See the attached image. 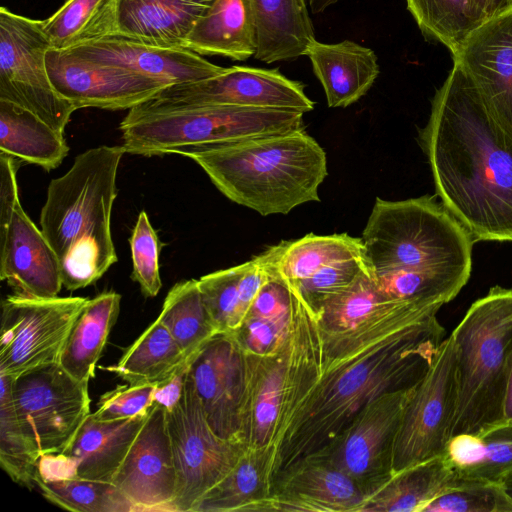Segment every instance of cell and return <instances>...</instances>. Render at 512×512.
Masks as SVG:
<instances>
[{"label":"cell","mask_w":512,"mask_h":512,"mask_svg":"<svg viewBox=\"0 0 512 512\" xmlns=\"http://www.w3.org/2000/svg\"><path fill=\"white\" fill-rule=\"evenodd\" d=\"M125 153L123 146L91 148L48 185L40 229L59 259L68 291L93 284L117 261L111 214Z\"/></svg>","instance_id":"obj_3"},{"label":"cell","mask_w":512,"mask_h":512,"mask_svg":"<svg viewBox=\"0 0 512 512\" xmlns=\"http://www.w3.org/2000/svg\"><path fill=\"white\" fill-rule=\"evenodd\" d=\"M46 64L54 88L76 110L86 107L130 110L169 86L122 67L54 49L47 52Z\"/></svg>","instance_id":"obj_16"},{"label":"cell","mask_w":512,"mask_h":512,"mask_svg":"<svg viewBox=\"0 0 512 512\" xmlns=\"http://www.w3.org/2000/svg\"><path fill=\"white\" fill-rule=\"evenodd\" d=\"M112 483L135 512H173L177 476L165 408L152 405Z\"/></svg>","instance_id":"obj_17"},{"label":"cell","mask_w":512,"mask_h":512,"mask_svg":"<svg viewBox=\"0 0 512 512\" xmlns=\"http://www.w3.org/2000/svg\"><path fill=\"white\" fill-rule=\"evenodd\" d=\"M457 400L456 348L449 335L405 407L394 445L393 473L444 454Z\"/></svg>","instance_id":"obj_14"},{"label":"cell","mask_w":512,"mask_h":512,"mask_svg":"<svg viewBox=\"0 0 512 512\" xmlns=\"http://www.w3.org/2000/svg\"><path fill=\"white\" fill-rule=\"evenodd\" d=\"M214 0H118L115 35L184 47L188 34Z\"/></svg>","instance_id":"obj_24"},{"label":"cell","mask_w":512,"mask_h":512,"mask_svg":"<svg viewBox=\"0 0 512 512\" xmlns=\"http://www.w3.org/2000/svg\"><path fill=\"white\" fill-rule=\"evenodd\" d=\"M393 302L396 301L382 292L368 266L352 283L327 296L316 309H311L323 328L344 331L357 327Z\"/></svg>","instance_id":"obj_39"},{"label":"cell","mask_w":512,"mask_h":512,"mask_svg":"<svg viewBox=\"0 0 512 512\" xmlns=\"http://www.w3.org/2000/svg\"><path fill=\"white\" fill-rule=\"evenodd\" d=\"M300 111L227 105H168L152 99L120 123L126 153L179 154L305 130Z\"/></svg>","instance_id":"obj_5"},{"label":"cell","mask_w":512,"mask_h":512,"mask_svg":"<svg viewBox=\"0 0 512 512\" xmlns=\"http://www.w3.org/2000/svg\"><path fill=\"white\" fill-rule=\"evenodd\" d=\"M16 158L0 152V278L19 295L51 298L63 287L59 259L21 206Z\"/></svg>","instance_id":"obj_11"},{"label":"cell","mask_w":512,"mask_h":512,"mask_svg":"<svg viewBox=\"0 0 512 512\" xmlns=\"http://www.w3.org/2000/svg\"><path fill=\"white\" fill-rule=\"evenodd\" d=\"M118 0H67L43 20L51 49L69 51L117 33Z\"/></svg>","instance_id":"obj_33"},{"label":"cell","mask_w":512,"mask_h":512,"mask_svg":"<svg viewBox=\"0 0 512 512\" xmlns=\"http://www.w3.org/2000/svg\"><path fill=\"white\" fill-rule=\"evenodd\" d=\"M189 374L212 430L239 441L247 364L237 340L231 333L216 334L194 356Z\"/></svg>","instance_id":"obj_18"},{"label":"cell","mask_w":512,"mask_h":512,"mask_svg":"<svg viewBox=\"0 0 512 512\" xmlns=\"http://www.w3.org/2000/svg\"><path fill=\"white\" fill-rule=\"evenodd\" d=\"M152 100L168 105H227L295 110L314 108L304 85L277 69L233 66L214 77L167 86Z\"/></svg>","instance_id":"obj_15"},{"label":"cell","mask_w":512,"mask_h":512,"mask_svg":"<svg viewBox=\"0 0 512 512\" xmlns=\"http://www.w3.org/2000/svg\"><path fill=\"white\" fill-rule=\"evenodd\" d=\"M190 361L166 326L157 318L125 350L115 365L102 367L128 384L158 383Z\"/></svg>","instance_id":"obj_34"},{"label":"cell","mask_w":512,"mask_h":512,"mask_svg":"<svg viewBox=\"0 0 512 512\" xmlns=\"http://www.w3.org/2000/svg\"><path fill=\"white\" fill-rule=\"evenodd\" d=\"M272 450L249 448L230 472L212 487L192 512H263L271 496Z\"/></svg>","instance_id":"obj_28"},{"label":"cell","mask_w":512,"mask_h":512,"mask_svg":"<svg viewBox=\"0 0 512 512\" xmlns=\"http://www.w3.org/2000/svg\"><path fill=\"white\" fill-rule=\"evenodd\" d=\"M251 3L257 60L273 63L305 56L316 39L306 0H251Z\"/></svg>","instance_id":"obj_26"},{"label":"cell","mask_w":512,"mask_h":512,"mask_svg":"<svg viewBox=\"0 0 512 512\" xmlns=\"http://www.w3.org/2000/svg\"><path fill=\"white\" fill-rule=\"evenodd\" d=\"M415 387L375 398L325 446L309 456L345 473L368 498L394 474L395 440Z\"/></svg>","instance_id":"obj_10"},{"label":"cell","mask_w":512,"mask_h":512,"mask_svg":"<svg viewBox=\"0 0 512 512\" xmlns=\"http://www.w3.org/2000/svg\"><path fill=\"white\" fill-rule=\"evenodd\" d=\"M132 256L131 278L146 297H155L162 287L159 267L161 244L148 215L141 211L129 238Z\"/></svg>","instance_id":"obj_43"},{"label":"cell","mask_w":512,"mask_h":512,"mask_svg":"<svg viewBox=\"0 0 512 512\" xmlns=\"http://www.w3.org/2000/svg\"><path fill=\"white\" fill-rule=\"evenodd\" d=\"M423 512H512V499L501 482L461 479L453 482Z\"/></svg>","instance_id":"obj_42"},{"label":"cell","mask_w":512,"mask_h":512,"mask_svg":"<svg viewBox=\"0 0 512 512\" xmlns=\"http://www.w3.org/2000/svg\"><path fill=\"white\" fill-rule=\"evenodd\" d=\"M511 1L512 0H489L486 16L490 17L491 15L506 7Z\"/></svg>","instance_id":"obj_50"},{"label":"cell","mask_w":512,"mask_h":512,"mask_svg":"<svg viewBox=\"0 0 512 512\" xmlns=\"http://www.w3.org/2000/svg\"><path fill=\"white\" fill-rule=\"evenodd\" d=\"M245 268L246 262L198 280L204 304L220 333L235 331L250 309L241 288Z\"/></svg>","instance_id":"obj_41"},{"label":"cell","mask_w":512,"mask_h":512,"mask_svg":"<svg viewBox=\"0 0 512 512\" xmlns=\"http://www.w3.org/2000/svg\"><path fill=\"white\" fill-rule=\"evenodd\" d=\"M89 298L7 296L1 304L0 374L17 376L59 362L74 322Z\"/></svg>","instance_id":"obj_12"},{"label":"cell","mask_w":512,"mask_h":512,"mask_svg":"<svg viewBox=\"0 0 512 512\" xmlns=\"http://www.w3.org/2000/svg\"><path fill=\"white\" fill-rule=\"evenodd\" d=\"M368 267L365 256L338 260L325 265L296 286H289L310 308L352 283Z\"/></svg>","instance_id":"obj_44"},{"label":"cell","mask_w":512,"mask_h":512,"mask_svg":"<svg viewBox=\"0 0 512 512\" xmlns=\"http://www.w3.org/2000/svg\"><path fill=\"white\" fill-rule=\"evenodd\" d=\"M450 335L458 379L452 437L479 434L503 421L512 367V289L491 287L472 303Z\"/></svg>","instance_id":"obj_6"},{"label":"cell","mask_w":512,"mask_h":512,"mask_svg":"<svg viewBox=\"0 0 512 512\" xmlns=\"http://www.w3.org/2000/svg\"><path fill=\"white\" fill-rule=\"evenodd\" d=\"M36 486L51 503L76 512H135L131 502L112 483L79 477L37 480Z\"/></svg>","instance_id":"obj_40"},{"label":"cell","mask_w":512,"mask_h":512,"mask_svg":"<svg viewBox=\"0 0 512 512\" xmlns=\"http://www.w3.org/2000/svg\"><path fill=\"white\" fill-rule=\"evenodd\" d=\"M288 344L280 352L268 356L245 352L247 377L239 441L246 447L261 448L272 443L284 392Z\"/></svg>","instance_id":"obj_22"},{"label":"cell","mask_w":512,"mask_h":512,"mask_svg":"<svg viewBox=\"0 0 512 512\" xmlns=\"http://www.w3.org/2000/svg\"><path fill=\"white\" fill-rule=\"evenodd\" d=\"M501 484L509 497L512 499V470L502 478Z\"/></svg>","instance_id":"obj_51"},{"label":"cell","mask_w":512,"mask_h":512,"mask_svg":"<svg viewBox=\"0 0 512 512\" xmlns=\"http://www.w3.org/2000/svg\"><path fill=\"white\" fill-rule=\"evenodd\" d=\"M366 499L345 473L307 456L276 476L263 512H361Z\"/></svg>","instance_id":"obj_20"},{"label":"cell","mask_w":512,"mask_h":512,"mask_svg":"<svg viewBox=\"0 0 512 512\" xmlns=\"http://www.w3.org/2000/svg\"><path fill=\"white\" fill-rule=\"evenodd\" d=\"M88 384L71 376L59 362L13 377L18 417L41 455L65 450L91 414Z\"/></svg>","instance_id":"obj_13"},{"label":"cell","mask_w":512,"mask_h":512,"mask_svg":"<svg viewBox=\"0 0 512 512\" xmlns=\"http://www.w3.org/2000/svg\"><path fill=\"white\" fill-rule=\"evenodd\" d=\"M488 1L489 0H474V2L476 3V5L478 6V8L484 12V14L486 15V10H487V6H488ZM487 17V16H486Z\"/></svg>","instance_id":"obj_52"},{"label":"cell","mask_w":512,"mask_h":512,"mask_svg":"<svg viewBox=\"0 0 512 512\" xmlns=\"http://www.w3.org/2000/svg\"><path fill=\"white\" fill-rule=\"evenodd\" d=\"M192 360L182 364L174 373L156 384L153 401L170 411L180 401Z\"/></svg>","instance_id":"obj_47"},{"label":"cell","mask_w":512,"mask_h":512,"mask_svg":"<svg viewBox=\"0 0 512 512\" xmlns=\"http://www.w3.org/2000/svg\"><path fill=\"white\" fill-rule=\"evenodd\" d=\"M64 52L122 67L169 86L204 80L225 70L185 47L157 46L118 35Z\"/></svg>","instance_id":"obj_21"},{"label":"cell","mask_w":512,"mask_h":512,"mask_svg":"<svg viewBox=\"0 0 512 512\" xmlns=\"http://www.w3.org/2000/svg\"><path fill=\"white\" fill-rule=\"evenodd\" d=\"M364 255L362 238L347 233L333 235L307 234L283 241L276 268L289 286H296L327 264Z\"/></svg>","instance_id":"obj_36"},{"label":"cell","mask_w":512,"mask_h":512,"mask_svg":"<svg viewBox=\"0 0 512 512\" xmlns=\"http://www.w3.org/2000/svg\"><path fill=\"white\" fill-rule=\"evenodd\" d=\"M291 314L265 318L247 314L240 326L231 334L249 354L268 356L283 350L290 335Z\"/></svg>","instance_id":"obj_45"},{"label":"cell","mask_w":512,"mask_h":512,"mask_svg":"<svg viewBox=\"0 0 512 512\" xmlns=\"http://www.w3.org/2000/svg\"><path fill=\"white\" fill-rule=\"evenodd\" d=\"M454 480L445 454L409 466L365 501L361 512H423Z\"/></svg>","instance_id":"obj_31"},{"label":"cell","mask_w":512,"mask_h":512,"mask_svg":"<svg viewBox=\"0 0 512 512\" xmlns=\"http://www.w3.org/2000/svg\"><path fill=\"white\" fill-rule=\"evenodd\" d=\"M503 421H512V367L509 372L503 400Z\"/></svg>","instance_id":"obj_48"},{"label":"cell","mask_w":512,"mask_h":512,"mask_svg":"<svg viewBox=\"0 0 512 512\" xmlns=\"http://www.w3.org/2000/svg\"><path fill=\"white\" fill-rule=\"evenodd\" d=\"M442 206L479 241H512V132L453 67L418 133Z\"/></svg>","instance_id":"obj_2"},{"label":"cell","mask_w":512,"mask_h":512,"mask_svg":"<svg viewBox=\"0 0 512 512\" xmlns=\"http://www.w3.org/2000/svg\"><path fill=\"white\" fill-rule=\"evenodd\" d=\"M291 294L284 392L270 445L272 483L325 446L369 402L417 386L445 339L437 319L441 303L396 301L355 328L330 331Z\"/></svg>","instance_id":"obj_1"},{"label":"cell","mask_w":512,"mask_h":512,"mask_svg":"<svg viewBox=\"0 0 512 512\" xmlns=\"http://www.w3.org/2000/svg\"><path fill=\"white\" fill-rule=\"evenodd\" d=\"M177 484L173 512H192L197 502L235 466L246 446L210 427L188 374L177 405L166 411Z\"/></svg>","instance_id":"obj_9"},{"label":"cell","mask_w":512,"mask_h":512,"mask_svg":"<svg viewBox=\"0 0 512 512\" xmlns=\"http://www.w3.org/2000/svg\"><path fill=\"white\" fill-rule=\"evenodd\" d=\"M342 0H308L309 8L312 13L318 14L325 11L330 6Z\"/></svg>","instance_id":"obj_49"},{"label":"cell","mask_w":512,"mask_h":512,"mask_svg":"<svg viewBox=\"0 0 512 512\" xmlns=\"http://www.w3.org/2000/svg\"><path fill=\"white\" fill-rule=\"evenodd\" d=\"M12 383L13 376L0 374V464L14 482L31 490L41 452L18 417Z\"/></svg>","instance_id":"obj_38"},{"label":"cell","mask_w":512,"mask_h":512,"mask_svg":"<svg viewBox=\"0 0 512 512\" xmlns=\"http://www.w3.org/2000/svg\"><path fill=\"white\" fill-rule=\"evenodd\" d=\"M157 383H136L117 386L103 394L98 409L91 415L100 421L125 420L147 416L154 404Z\"/></svg>","instance_id":"obj_46"},{"label":"cell","mask_w":512,"mask_h":512,"mask_svg":"<svg viewBox=\"0 0 512 512\" xmlns=\"http://www.w3.org/2000/svg\"><path fill=\"white\" fill-rule=\"evenodd\" d=\"M362 241L376 276L398 270L472 271L474 243L435 196L376 198Z\"/></svg>","instance_id":"obj_7"},{"label":"cell","mask_w":512,"mask_h":512,"mask_svg":"<svg viewBox=\"0 0 512 512\" xmlns=\"http://www.w3.org/2000/svg\"><path fill=\"white\" fill-rule=\"evenodd\" d=\"M231 201L263 216L319 202L327 176L324 149L306 130L187 151Z\"/></svg>","instance_id":"obj_4"},{"label":"cell","mask_w":512,"mask_h":512,"mask_svg":"<svg viewBox=\"0 0 512 512\" xmlns=\"http://www.w3.org/2000/svg\"><path fill=\"white\" fill-rule=\"evenodd\" d=\"M121 295L115 291L88 299L61 352L59 364L75 379L89 383L110 331L119 315Z\"/></svg>","instance_id":"obj_29"},{"label":"cell","mask_w":512,"mask_h":512,"mask_svg":"<svg viewBox=\"0 0 512 512\" xmlns=\"http://www.w3.org/2000/svg\"><path fill=\"white\" fill-rule=\"evenodd\" d=\"M50 49L43 20L0 8V100L32 112L64 133L76 109L51 82L46 64Z\"/></svg>","instance_id":"obj_8"},{"label":"cell","mask_w":512,"mask_h":512,"mask_svg":"<svg viewBox=\"0 0 512 512\" xmlns=\"http://www.w3.org/2000/svg\"><path fill=\"white\" fill-rule=\"evenodd\" d=\"M199 55L244 61L256 53V26L251 0H214L185 39Z\"/></svg>","instance_id":"obj_25"},{"label":"cell","mask_w":512,"mask_h":512,"mask_svg":"<svg viewBox=\"0 0 512 512\" xmlns=\"http://www.w3.org/2000/svg\"><path fill=\"white\" fill-rule=\"evenodd\" d=\"M146 417L100 421L90 414L61 453L75 460L77 477L112 482Z\"/></svg>","instance_id":"obj_27"},{"label":"cell","mask_w":512,"mask_h":512,"mask_svg":"<svg viewBox=\"0 0 512 512\" xmlns=\"http://www.w3.org/2000/svg\"><path fill=\"white\" fill-rule=\"evenodd\" d=\"M158 319L190 360L220 333L195 279L180 281L169 290Z\"/></svg>","instance_id":"obj_35"},{"label":"cell","mask_w":512,"mask_h":512,"mask_svg":"<svg viewBox=\"0 0 512 512\" xmlns=\"http://www.w3.org/2000/svg\"><path fill=\"white\" fill-rule=\"evenodd\" d=\"M420 31L457 54L467 36L487 17L474 0H406Z\"/></svg>","instance_id":"obj_37"},{"label":"cell","mask_w":512,"mask_h":512,"mask_svg":"<svg viewBox=\"0 0 512 512\" xmlns=\"http://www.w3.org/2000/svg\"><path fill=\"white\" fill-rule=\"evenodd\" d=\"M305 56L310 59L332 108H345L357 102L380 72L374 51L350 40L327 44L315 39Z\"/></svg>","instance_id":"obj_23"},{"label":"cell","mask_w":512,"mask_h":512,"mask_svg":"<svg viewBox=\"0 0 512 512\" xmlns=\"http://www.w3.org/2000/svg\"><path fill=\"white\" fill-rule=\"evenodd\" d=\"M0 152L50 171L62 163L69 146L64 133L32 112L0 100Z\"/></svg>","instance_id":"obj_30"},{"label":"cell","mask_w":512,"mask_h":512,"mask_svg":"<svg viewBox=\"0 0 512 512\" xmlns=\"http://www.w3.org/2000/svg\"><path fill=\"white\" fill-rule=\"evenodd\" d=\"M457 478L501 482L512 470V421L453 436L444 452Z\"/></svg>","instance_id":"obj_32"},{"label":"cell","mask_w":512,"mask_h":512,"mask_svg":"<svg viewBox=\"0 0 512 512\" xmlns=\"http://www.w3.org/2000/svg\"><path fill=\"white\" fill-rule=\"evenodd\" d=\"M452 59L512 132V1L478 25Z\"/></svg>","instance_id":"obj_19"}]
</instances>
